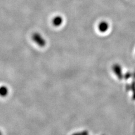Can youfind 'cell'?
<instances>
[{
  "label": "cell",
  "mask_w": 135,
  "mask_h": 135,
  "mask_svg": "<svg viewBox=\"0 0 135 135\" xmlns=\"http://www.w3.org/2000/svg\"><path fill=\"white\" fill-rule=\"evenodd\" d=\"M112 69L114 73L117 75V77L119 79H122L123 78V74H122V69L121 66L118 64H114L112 66Z\"/></svg>",
  "instance_id": "cell-1"
},
{
  "label": "cell",
  "mask_w": 135,
  "mask_h": 135,
  "mask_svg": "<svg viewBox=\"0 0 135 135\" xmlns=\"http://www.w3.org/2000/svg\"><path fill=\"white\" fill-rule=\"evenodd\" d=\"M98 28L101 33H105L109 28V24L106 21H101L99 23Z\"/></svg>",
  "instance_id": "cell-2"
},
{
  "label": "cell",
  "mask_w": 135,
  "mask_h": 135,
  "mask_svg": "<svg viewBox=\"0 0 135 135\" xmlns=\"http://www.w3.org/2000/svg\"><path fill=\"white\" fill-rule=\"evenodd\" d=\"M8 94V89L6 86H1L0 87V96L5 97Z\"/></svg>",
  "instance_id": "cell-3"
},
{
  "label": "cell",
  "mask_w": 135,
  "mask_h": 135,
  "mask_svg": "<svg viewBox=\"0 0 135 135\" xmlns=\"http://www.w3.org/2000/svg\"><path fill=\"white\" fill-rule=\"evenodd\" d=\"M88 132L86 131H84L82 132H77L73 134L72 135H88Z\"/></svg>",
  "instance_id": "cell-4"
},
{
  "label": "cell",
  "mask_w": 135,
  "mask_h": 135,
  "mask_svg": "<svg viewBox=\"0 0 135 135\" xmlns=\"http://www.w3.org/2000/svg\"><path fill=\"white\" fill-rule=\"evenodd\" d=\"M62 22V19L60 18V17H58L55 20V23L57 25H60L61 24Z\"/></svg>",
  "instance_id": "cell-5"
},
{
  "label": "cell",
  "mask_w": 135,
  "mask_h": 135,
  "mask_svg": "<svg viewBox=\"0 0 135 135\" xmlns=\"http://www.w3.org/2000/svg\"><path fill=\"white\" fill-rule=\"evenodd\" d=\"M132 89L133 92V98L134 100H135V83H133L132 84Z\"/></svg>",
  "instance_id": "cell-6"
},
{
  "label": "cell",
  "mask_w": 135,
  "mask_h": 135,
  "mask_svg": "<svg viewBox=\"0 0 135 135\" xmlns=\"http://www.w3.org/2000/svg\"><path fill=\"white\" fill-rule=\"evenodd\" d=\"M129 77H131V74L128 73L126 75V77H125V78L127 79V78H128Z\"/></svg>",
  "instance_id": "cell-7"
},
{
  "label": "cell",
  "mask_w": 135,
  "mask_h": 135,
  "mask_svg": "<svg viewBox=\"0 0 135 135\" xmlns=\"http://www.w3.org/2000/svg\"><path fill=\"white\" fill-rule=\"evenodd\" d=\"M0 135H2V132H1V131H0Z\"/></svg>",
  "instance_id": "cell-8"
}]
</instances>
